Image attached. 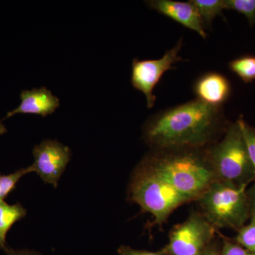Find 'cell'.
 Segmentation results:
<instances>
[{
  "label": "cell",
  "mask_w": 255,
  "mask_h": 255,
  "mask_svg": "<svg viewBox=\"0 0 255 255\" xmlns=\"http://www.w3.org/2000/svg\"><path fill=\"white\" fill-rule=\"evenodd\" d=\"M189 1L195 6L204 25L207 26L211 25L216 16H223V11L226 9L224 0H191Z\"/></svg>",
  "instance_id": "4fadbf2b"
},
{
  "label": "cell",
  "mask_w": 255,
  "mask_h": 255,
  "mask_svg": "<svg viewBox=\"0 0 255 255\" xmlns=\"http://www.w3.org/2000/svg\"><path fill=\"white\" fill-rule=\"evenodd\" d=\"M197 100L215 107H222L231 94V85L224 75L217 73L204 74L194 85Z\"/></svg>",
  "instance_id": "8fae6325"
},
{
  "label": "cell",
  "mask_w": 255,
  "mask_h": 255,
  "mask_svg": "<svg viewBox=\"0 0 255 255\" xmlns=\"http://www.w3.org/2000/svg\"><path fill=\"white\" fill-rule=\"evenodd\" d=\"M26 210L21 204L9 205L0 201V249L6 251V237L8 231L15 223L26 216Z\"/></svg>",
  "instance_id": "7c38bea8"
},
{
  "label": "cell",
  "mask_w": 255,
  "mask_h": 255,
  "mask_svg": "<svg viewBox=\"0 0 255 255\" xmlns=\"http://www.w3.org/2000/svg\"><path fill=\"white\" fill-rule=\"evenodd\" d=\"M203 255H221V251L218 249L216 244L213 242Z\"/></svg>",
  "instance_id": "603a6c76"
},
{
  "label": "cell",
  "mask_w": 255,
  "mask_h": 255,
  "mask_svg": "<svg viewBox=\"0 0 255 255\" xmlns=\"http://www.w3.org/2000/svg\"><path fill=\"white\" fill-rule=\"evenodd\" d=\"M235 242L255 255V220L251 219L238 231Z\"/></svg>",
  "instance_id": "e0dca14e"
},
{
  "label": "cell",
  "mask_w": 255,
  "mask_h": 255,
  "mask_svg": "<svg viewBox=\"0 0 255 255\" xmlns=\"http://www.w3.org/2000/svg\"><path fill=\"white\" fill-rule=\"evenodd\" d=\"M249 206L250 219L255 220V180L249 189L246 191Z\"/></svg>",
  "instance_id": "44dd1931"
},
{
  "label": "cell",
  "mask_w": 255,
  "mask_h": 255,
  "mask_svg": "<svg viewBox=\"0 0 255 255\" xmlns=\"http://www.w3.org/2000/svg\"><path fill=\"white\" fill-rule=\"evenodd\" d=\"M150 9L172 18L186 28L196 32L203 38H206L204 25L200 15L190 1H173V0H151L146 1Z\"/></svg>",
  "instance_id": "9c48e42d"
},
{
  "label": "cell",
  "mask_w": 255,
  "mask_h": 255,
  "mask_svg": "<svg viewBox=\"0 0 255 255\" xmlns=\"http://www.w3.org/2000/svg\"><path fill=\"white\" fill-rule=\"evenodd\" d=\"M6 131H7V130H6V127H5L4 124L0 122V135L6 133Z\"/></svg>",
  "instance_id": "cb8c5ba5"
},
{
  "label": "cell",
  "mask_w": 255,
  "mask_h": 255,
  "mask_svg": "<svg viewBox=\"0 0 255 255\" xmlns=\"http://www.w3.org/2000/svg\"><path fill=\"white\" fill-rule=\"evenodd\" d=\"M237 123L241 128L242 133L246 140L250 158L255 172V128L247 123L243 116H241L238 119Z\"/></svg>",
  "instance_id": "ac0fdd59"
},
{
  "label": "cell",
  "mask_w": 255,
  "mask_h": 255,
  "mask_svg": "<svg viewBox=\"0 0 255 255\" xmlns=\"http://www.w3.org/2000/svg\"><path fill=\"white\" fill-rule=\"evenodd\" d=\"M217 230L201 212L193 211L184 222L176 225L164 250L167 255H203L214 241Z\"/></svg>",
  "instance_id": "8992f818"
},
{
  "label": "cell",
  "mask_w": 255,
  "mask_h": 255,
  "mask_svg": "<svg viewBox=\"0 0 255 255\" xmlns=\"http://www.w3.org/2000/svg\"><path fill=\"white\" fill-rule=\"evenodd\" d=\"M5 253L6 255H41L37 252L30 250H13L9 248H7Z\"/></svg>",
  "instance_id": "7402d4cb"
},
{
  "label": "cell",
  "mask_w": 255,
  "mask_h": 255,
  "mask_svg": "<svg viewBox=\"0 0 255 255\" xmlns=\"http://www.w3.org/2000/svg\"><path fill=\"white\" fill-rule=\"evenodd\" d=\"M33 155L34 162L29 166L31 172L38 174L46 184L58 187L71 158L70 147L58 140L47 139L33 147Z\"/></svg>",
  "instance_id": "ba28073f"
},
{
  "label": "cell",
  "mask_w": 255,
  "mask_h": 255,
  "mask_svg": "<svg viewBox=\"0 0 255 255\" xmlns=\"http://www.w3.org/2000/svg\"><path fill=\"white\" fill-rule=\"evenodd\" d=\"M119 255H167L164 248L158 251L152 252L132 249L130 247L122 246L119 248Z\"/></svg>",
  "instance_id": "ffe728a7"
},
{
  "label": "cell",
  "mask_w": 255,
  "mask_h": 255,
  "mask_svg": "<svg viewBox=\"0 0 255 255\" xmlns=\"http://www.w3.org/2000/svg\"><path fill=\"white\" fill-rule=\"evenodd\" d=\"M228 67L246 83L255 80V57L253 55H245L233 60Z\"/></svg>",
  "instance_id": "5bb4252c"
},
{
  "label": "cell",
  "mask_w": 255,
  "mask_h": 255,
  "mask_svg": "<svg viewBox=\"0 0 255 255\" xmlns=\"http://www.w3.org/2000/svg\"><path fill=\"white\" fill-rule=\"evenodd\" d=\"M221 255H254L247 251L236 242L225 239L221 251Z\"/></svg>",
  "instance_id": "d6986e66"
},
{
  "label": "cell",
  "mask_w": 255,
  "mask_h": 255,
  "mask_svg": "<svg viewBox=\"0 0 255 255\" xmlns=\"http://www.w3.org/2000/svg\"><path fill=\"white\" fill-rule=\"evenodd\" d=\"M228 125L222 107L196 99L151 117L144 125L142 136L153 150L204 149Z\"/></svg>",
  "instance_id": "6da1fadb"
},
{
  "label": "cell",
  "mask_w": 255,
  "mask_h": 255,
  "mask_svg": "<svg viewBox=\"0 0 255 255\" xmlns=\"http://www.w3.org/2000/svg\"><path fill=\"white\" fill-rule=\"evenodd\" d=\"M182 45L183 39L181 38L177 44L167 50L159 59L140 60L135 58L132 60L131 83L134 88L145 96L147 108L151 109L155 106L154 89L162 75L167 70L174 69V64L184 60L179 55Z\"/></svg>",
  "instance_id": "52a82bcc"
},
{
  "label": "cell",
  "mask_w": 255,
  "mask_h": 255,
  "mask_svg": "<svg viewBox=\"0 0 255 255\" xmlns=\"http://www.w3.org/2000/svg\"><path fill=\"white\" fill-rule=\"evenodd\" d=\"M226 9L234 10L244 15L251 26L255 25V0H224Z\"/></svg>",
  "instance_id": "9a60e30c"
},
{
  "label": "cell",
  "mask_w": 255,
  "mask_h": 255,
  "mask_svg": "<svg viewBox=\"0 0 255 255\" xmlns=\"http://www.w3.org/2000/svg\"><path fill=\"white\" fill-rule=\"evenodd\" d=\"M21 104L15 110L6 114L4 119L17 114H31L46 117L60 107V100L45 87L23 90L20 95Z\"/></svg>",
  "instance_id": "30bf717a"
},
{
  "label": "cell",
  "mask_w": 255,
  "mask_h": 255,
  "mask_svg": "<svg viewBox=\"0 0 255 255\" xmlns=\"http://www.w3.org/2000/svg\"><path fill=\"white\" fill-rule=\"evenodd\" d=\"M141 162L191 201L217 181L205 149L153 150Z\"/></svg>",
  "instance_id": "7a4b0ae2"
},
{
  "label": "cell",
  "mask_w": 255,
  "mask_h": 255,
  "mask_svg": "<svg viewBox=\"0 0 255 255\" xmlns=\"http://www.w3.org/2000/svg\"><path fill=\"white\" fill-rule=\"evenodd\" d=\"M128 198L154 219L152 225L161 226L178 207L192 201L147 168L140 162L132 174Z\"/></svg>",
  "instance_id": "277c9868"
},
{
  "label": "cell",
  "mask_w": 255,
  "mask_h": 255,
  "mask_svg": "<svg viewBox=\"0 0 255 255\" xmlns=\"http://www.w3.org/2000/svg\"><path fill=\"white\" fill-rule=\"evenodd\" d=\"M247 187L216 181L197 199L201 213L216 230L239 231L250 219Z\"/></svg>",
  "instance_id": "5b68a950"
},
{
  "label": "cell",
  "mask_w": 255,
  "mask_h": 255,
  "mask_svg": "<svg viewBox=\"0 0 255 255\" xmlns=\"http://www.w3.org/2000/svg\"><path fill=\"white\" fill-rule=\"evenodd\" d=\"M31 172V169L28 167L26 168L18 169L14 173L8 175L0 174V201L4 200L8 194L14 190L16 184L21 177Z\"/></svg>",
  "instance_id": "2e32d148"
},
{
  "label": "cell",
  "mask_w": 255,
  "mask_h": 255,
  "mask_svg": "<svg viewBox=\"0 0 255 255\" xmlns=\"http://www.w3.org/2000/svg\"><path fill=\"white\" fill-rule=\"evenodd\" d=\"M206 155L217 181L248 187L255 180L254 167L237 122L228 124L223 138L206 149Z\"/></svg>",
  "instance_id": "3957f363"
}]
</instances>
